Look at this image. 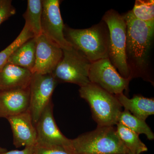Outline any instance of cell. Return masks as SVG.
Masks as SVG:
<instances>
[{"label":"cell","mask_w":154,"mask_h":154,"mask_svg":"<svg viewBox=\"0 0 154 154\" xmlns=\"http://www.w3.org/2000/svg\"><path fill=\"white\" fill-rule=\"evenodd\" d=\"M34 146L25 147V149L22 150H15L1 153L0 154H33Z\"/></svg>","instance_id":"24"},{"label":"cell","mask_w":154,"mask_h":154,"mask_svg":"<svg viewBox=\"0 0 154 154\" xmlns=\"http://www.w3.org/2000/svg\"><path fill=\"white\" fill-rule=\"evenodd\" d=\"M35 38L36 59L31 72L32 74H51L62 58L63 50L42 33Z\"/></svg>","instance_id":"10"},{"label":"cell","mask_w":154,"mask_h":154,"mask_svg":"<svg viewBox=\"0 0 154 154\" xmlns=\"http://www.w3.org/2000/svg\"><path fill=\"white\" fill-rule=\"evenodd\" d=\"M42 1L28 0L26 12L23 14L25 25L29 28L35 37L42 34L41 20Z\"/></svg>","instance_id":"17"},{"label":"cell","mask_w":154,"mask_h":154,"mask_svg":"<svg viewBox=\"0 0 154 154\" xmlns=\"http://www.w3.org/2000/svg\"><path fill=\"white\" fill-rule=\"evenodd\" d=\"M35 37L34 34L26 25L17 38L5 49L0 52V71L8 63L9 58L22 45L30 38Z\"/></svg>","instance_id":"20"},{"label":"cell","mask_w":154,"mask_h":154,"mask_svg":"<svg viewBox=\"0 0 154 154\" xmlns=\"http://www.w3.org/2000/svg\"><path fill=\"white\" fill-rule=\"evenodd\" d=\"M31 71L8 63L0 71V92L29 87Z\"/></svg>","instance_id":"14"},{"label":"cell","mask_w":154,"mask_h":154,"mask_svg":"<svg viewBox=\"0 0 154 154\" xmlns=\"http://www.w3.org/2000/svg\"><path fill=\"white\" fill-rule=\"evenodd\" d=\"M89 79L91 83L114 95L128 91L131 80L122 76L109 58L91 63Z\"/></svg>","instance_id":"7"},{"label":"cell","mask_w":154,"mask_h":154,"mask_svg":"<svg viewBox=\"0 0 154 154\" xmlns=\"http://www.w3.org/2000/svg\"><path fill=\"white\" fill-rule=\"evenodd\" d=\"M64 35L72 46L91 63L109 58V31L104 22L86 29L65 25Z\"/></svg>","instance_id":"2"},{"label":"cell","mask_w":154,"mask_h":154,"mask_svg":"<svg viewBox=\"0 0 154 154\" xmlns=\"http://www.w3.org/2000/svg\"><path fill=\"white\" fill-rule=\"evenodd\" d=\"M7 151V149L3 148L2 147L0 146V153H1L5 152Z\"/></svg>","instance_id":"25"},{"label":"cell","mask_w":154,"mask_h":154,"mask_svg":"<svg viewBox=\"0 0 154 154\" xmlns=\"http://www.w3.org/2000/svg\"><path fill=\"white\" fill-rule=\"evenodd\" d=\"M118 123L122 124L138 135H146L149 140L154 139L153 132L146 121L137 118L128 110L122 111L119 116Z\"/></svg>","instance_id":"19"},{"label":"cell","mask_w":154,"mask_h":154,"mask_svg":"<svg viewBox=\"0 0 154 154\" xmlns=\"http://www.w3.org/2000/svg\"><path fill=\"white\" fill-rule=\"evenodd\" d=\"M33 154H74L71 149L56 146H45L36 144Z\"/></svg>","instance_id":"22"},{"label":"cell","mask_w":154,"mask_h":154,"mask_svg":"<svg viewBox=\"0 0 154 154\" xmlns=\"http://www.w3.org/2000/svg\"><path fill=\"white\" fill-rule=\"evenodd\" d=\"M79 92L90 105L98 126H114L118 123L122 107L115 95L91 83L80 87Z\"/></svg>","instance_id":"4"},{"label":"cell","mask_w":154,"mask_h":154,"mask_svg":"<svg viewBox=\"0 0 154 154\" xmlns=\"http://www.w3.org/2000/svg\"><path fill=\"white\" fill-rule=\"evenodd\" d=\"M74 154H126L130 152L114 126H99L70 139Z\"/></svg>","instance_id":"3"},{"label":"cell","mask_w":154,"mask_h":154,"mask_svg":"<svg viewBox=\"0 0 154 154\" xmlns=\"http://www.w3.org/2000/svg\"><path fill=\"white\" fill-rule=\"evenodd\" d=\"M102 20L109 31V60L122 76L131 79L126 61V25L124 17L111 9L105 13Z\"/></svg>","instance_id":"5"},{"label":"cell","mask_w":154,"mask_h":154,"mask_svg":"<svg viewBox=\"0 0 154 154\" xmlns=\"http://www.w3.org/2000/svg\"><path fill=\"white\" fill-rule=\"evenodd\" d=\"M126 25V57L130 78L141 77L152 83L149 75V53L154 32V24L139 20L131 11L123 16Z\"/></svg>","instance_id":"1"},{"label":"cell","mask_w":154,"mask_h":154,"mask_svg":"<svg viewBox=\"0 0 154 154\" xmlns=\"http://www.w3.org/2000/svg\"><path fill=\"white\" fill-rule=\"evenodd\" d=\"M59 0H42L41 26L42 33L62 49L72 45L64 35V25L60 9Z\"/></svg>","instance_id":"9"},{"label":"cell","mask_w":154,"mask_h":154,"mask_svg":"<svg viewBox=\"0 0 154 154\" xmlns=\"http://www.w3.org/2000/svg\"><path fill=\"white\" fill-rule=\"evenodd\" d=\"M131 11L136 19L146 23L154 24L153 0H136Z\"/></svg>","instance_id":"21"},{"label":"cell","mask_w":154,"mask_h":154,"mask_svg":"<svg viewBox=\"0 0 154 154\" xmlns=\"http://www.w3.org/2000/svg\"><path fill=\"white\" fill-rule=\"evenodd\" d=\"M126 154H132V153H131L130 152Z\"/></svg>","instance_id":"26"},{"label":"cell","mask_w":154,"mask_h":154,"mask_svg":"<svg viewBox=\"0 0 154 154\" xmlns=\"http://www.w3.org/2000/svg\"><path fill=\"white\" fill-rule=\"evenodd\" d=\"M36 48V39L33 37L19 47L9 58L8 63L31 71L35 64Z\"/></svg>","instance_id":"16"},{"label":"cell","mask_w":154,"mask_h":154,"mask_svg":"<svg viewBox=\"0 0 154 154\" xmlns=\"http://www.w3.org/2000/svg\"><path fill=\"white\" fill-rule=\"evenodd\" d=\"M115 96L125 110L140 119L146 121L149 116L154 114L153 98L150 99L141 95H135L131 99H129L123 93Z\"/></svg>","instance_id":"15"},{"label":"cell","mask_w":154,"mask_h":154,"mask_svg":"<svg viewBox=\"0 0 154 154\" xmlns=\"http://www.w3.org/2000/svg\"><path fill=\"white\" fill-rule=\"evenodd\" d=\"M62 50V58L51 74L57 82L72 83L80 87L91 83L89 72L91 62L72 46Z\"/></svg>","instance_id":"6"},{"label":"cell","mask_w":154,"mask_h":154,"mask_svg":"<svg viewBox=\"0 0 154 154\" xmlns=\"http://www.w3.org/2000/svg\"><path fill=\"white\" fill-rule=\"evenodd\" d=\"M29 87L0 92V118L8 119L29 110Z\"/></svg>","instance_id":"13"},{"label":"cell","mask_w":154,"mask_h":154,"mask_svg":"<svg viewBox=\"0 0 154 154\" xmlns=\"http://www.w3.org/2000/svg\"><path fill=\"white\" fill-rule=\"evenodd\" d=\"M35 127L37 132L36 144L61 146L72 149L70 139L62 133L56 123L53 112L52 102L49 103L43 111Z\"/></svg>","instance_id":"11"},{"label":"cell","mask_w":154,"mask_h":154,"mask_svg":"<svg viewBox=\"0 0 154 154\" xmlns=\"http://www.w3.org/2000/svg\"><path fill=\"white\" fill-rule=\"evenodd\" d=\"M14 137V144L17 148L36 145L37 132L29 110L8 119Z\"/></svg>","instance_id":"12"},{"label":"cell","mask_w":154,"mask_h":154,"mask_svg":"<svg viewBox=\"0 0 154 154\" xmlns=\"http://www.w3.org/2000/svg\"><path fill=\"white\" fill-rule=\"evenodd\" d=\"M57 83L52 74L32 75L29 86V110L35 125L51 102V96Z\"/></svg>","instance_id":"8"},{"label":"cell","mask_w":154,"mask_h":154,"mask_svg":"<svg viewBox=\"0 0 154 154\" xmlns=\"http://www.w3.org/2000/svg\"><path fill=\"white\" fill-rule=\"evenodd\" d=\"M116 133L124 145L132 154L147 151L146 146L140 140L139 135L120 123L116 125Z\"/></svg>","instance_id":"18"},{"label":"cell","mask_w":154,"mask_h":154,"mask_svg":"<svg viewBox=\"0 0 154 154\" xmlns=\"http://www.w3.org/2000/svg\"><path fill=\"white\" fill-rule=\"evenodd\" d=\"M16 13V9L12 5V1L0 0V25Z\"/></svg>","instance_id":"23"}]
</instances>
